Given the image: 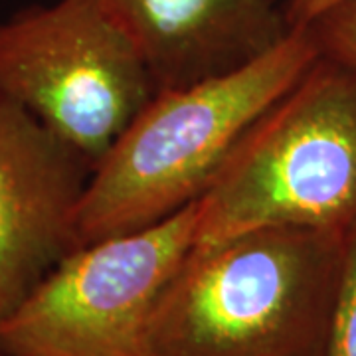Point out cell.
<instances>
[{"mask_svg":"<svg viewBox=\"0 0 356 356\" xmlns=\"http://www.w3.org/2000/svg\"><path fill=\"white\" fill-rule=\"evenodd\" d=\"M344 234L271 226L194 245L147 329L149 356H327Z\"/></svg>","mask_w":356,"mask_h":356,"instance_id":"cell-1","label":"cell"},{"mask_svg":"<svg viewBox=\"0 0 356 356\" xmlns=\"http://www.w3.org/2000/svg\"><path fill=\"white\" fill-rule=\"evenodd\" d=\"M321 56L311 26L242 70L156 91L93 168L77 210V242L149 228L200 200L267 107Z\"/></svg>","mask_w":356,"mask_h":356,"instance_id":"cell-2","label":"cell"},{"mask_svg":"<svg viewBox=\"0 0 356 356\" xmlns=\"http://www.w3.org/2000/svg\"><path fill=\"white\" fill-rule=\"evenodd\" d=\"M271 226L356 229V67L323 51L204 192L196 245Z\"/></svg>","mask_w":356,"mask_h":356,"instance_id":"cell-3","label":"cell"},{"mask_svg":"<svg viewBox=\"0 0 356 356\" xmlns=\"http://www.w3.org/2000/svg\"><path fill=\"white\" fill-rule=\"evenodd\" d=\"M0 89L93 168L151 102V74L102 0H56L0 22Z\"/></svg>","mask_w":356,"mask_h":356,"instance_id":"cell-4","label":"cell"},{"mask_svg":"<svg viewBox=\"0 0 356 356\" xmlns=\"http://www.w3.org/2000/svg\"><path fill=\"white\" fill-rule=\"evenodd\" d=\"M200 200L149 228L83 243L0 323L16 356H149L147 329L198 240Z\"/></svg>","mask_w":356,"mask_h":356,"instance_id":"cell-5","label":"cell"},{"mask_svg":"<svg viewBox=\"0 0 356 356\" xmlns=\"http://www.w3.org/2000/svg\"><path fill=\"white\" fill-rule=\"evenodd\" d=\"M91 166L0 89V323L79 248Z\"/></svg>","mask_w":356,"mask_h":356,"instance_id":"cell-6","label":"cell"},{"mask_svg":"<svg viewBox=\"0 0 356 356\" xmlns=\"http://www.w3.org/2000/svg\"><path fill=\"white\" fill-rule=\"evenodd\" d=\"M145 62L154 89H178L242 70L293 26L277 0H102Z\"/></svg>","mask_w":356,"mask_h":356,"instance_id":"cell-7","label":"cell"},{"mask_svg":"<svg viewBox=\"0 0 356 356\" xmlns=\"http://www.w3.org/2000/svg\"><path fill=\"white\" fill-rule=\"evenodd\" d=\"M327 356H356V229L344 238L343 269Z\"/></svg>","mask_w":356,"mask_h":356,"instance_id":"cell-8","label":"cell"},{"mask_svg":"<svg viewBox=\"0 0 356 356\" xmlns=\"http://www.w3.org/2000/svg\"><path fill=\"white\" fill-rule=\"evenodd\" d=\"M321 51L356 67V0L321 14L311 24Z\"/></svg>","mask_w":356,"mask_h":356,"instance_id":"cell-9","label":"cell"},{"mask_svg":"<svg viewBox=\"0 0 356 356\" xmlns=\"http://www.w3.org/2000/svg\"><path fill=\"white\" fill-rule=\"evenodd\" d=\"M343 2H348V0H285L283 10L287 16V22L293 28H297V26H311L321 14H325Z\"/></svg>","mask_w":356,"mask_h":356,"instance_id":"cell-10","label":"cell"},{"mask_svg":"<svg viewBox=\"0 0 356 356\" xmlns=\"http://www.w3.org/2000/svg\"><path fill=\"white\" fill-rule=\"evenodd\" d=\"M0 356H16V355H10V353H6L4 348H0Z\"/></svg>","mask_w":356,"mask_h":356,"instance_id":"cell-11","label":"cell"}]
</instances>
